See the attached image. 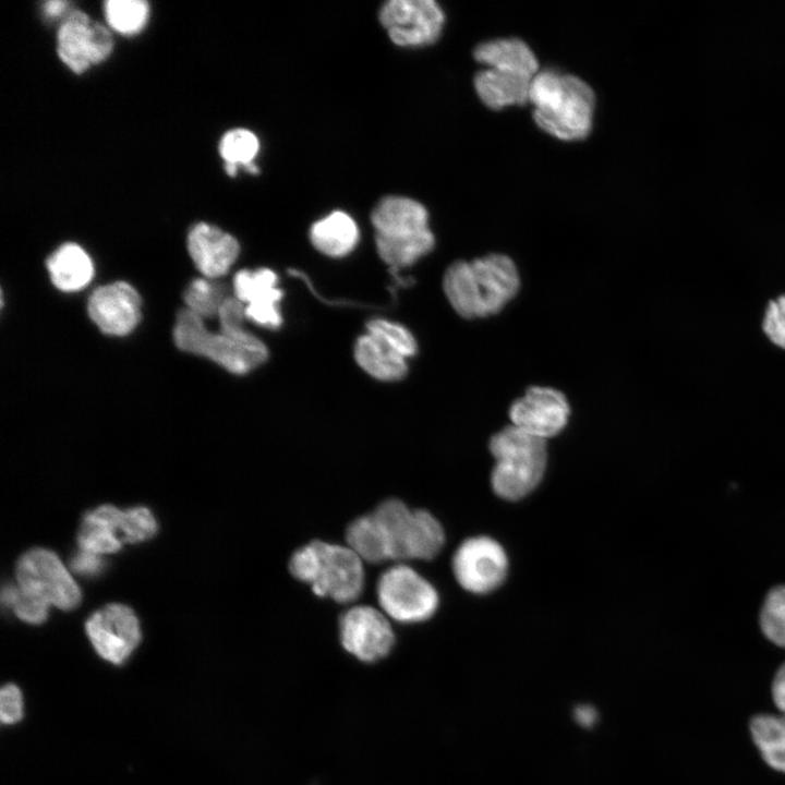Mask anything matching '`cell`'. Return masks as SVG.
I'll use <instances>...</instances> for the list:
<instances>
[{"instance_id":"obj_18","label":"cell","mask_w":785,"mask_h":785,"mask_svg":"<svg viewBox=\"0 0 785 785\" xmlns=\"http://www.w3.org/2000/svg\"><path fill=\"white\" fill-rule=\"evenodd\" d=\"M188 251L205 278L225 276L240 254L237 239L207 222L195 224L188 234Z\"/></svg>"},{"instance_id":"obj_8","label":"cell","mask_w":785,"mask_h":785,"mask_svg":"<svg viewBox=\"0 0 785 785\" xmlns=\"http://www.w3.org/2000/svg\"><path fill=\"white\" fill-rule=\"evenodd\" d=\"M17 588L31 600L49 607L70 611L81 602V591L59 557L51 551L34 548L16 564Z\"/></svg>"},{"instance_id":"obj_22","label":"cell","mask_w":785,"mask_h":785,"mask_svg":"<svg viewBox=\"0 0 785 785\" xmlns=\"http://www.w3.org/2000/svg\"><path fill=\"white\" fill-rule=\"evenodd\" d=\"M359 227L354 219L342 210H334L310 228V240L321 253L330 257H342L358 245Z\"/></svg>"},{"instance_id":"obj_12","label":"cell","mask_w":785,"mask_h":785,"mask_svg":"<svg viewBox=\"0 0 785 785\" xmlns=\"http://www.w3.org/2000/svg\"><path fill=\"white\" fill-rule=\"evenodd\" d=\"M112 48L109 29L82 11H72L58 29V56L76 74L106 60Z\"/></svg>"},{"instance_id":"obj_7","label":"cell","mask_w":785,"mask_h":785,"mask_svg":"<svg viewBox=\"0 0 785 785\" xmlns=\"http://www.w3.org/2000/svg\"><path fill=\"white\" fill-rule=\"evenodd\" d=\"M173 340L180 350L207 358L237 375L250 373L268 358L266 346L254 335L239 338L208 330L204 319L186 307L177 313Z\"/></svg>"},{"instance_id":"obj_1","label":"cell","mask_w":785,"mask_h":785,"mask_svg":"<svg viewBox=\"0 0 785 785\" xmlns=\"http://www.w3.org/2000/svg\"><path fill=\"white\" fill-rule=\"evenodd\" d=\"M346 543L362 560H430L443 548L445 532L427 510L410 509L399 499L381 503L372 512L351 521Z\"/></svg>"},{"instance_id":"obj_31","label":"cell","mask_w":785,"mask_h":785,"mask_svg":"<svg viewBox=\"0 0 785 785\" xmlns=\"http://www.w3.org/2000/svg\"><path fill=\"white\" fill-rule=\"evenodd\" d=\"M2 604L13 608L15 615L29 624H41L48 615V607L26 597L14 584L3 585Z\"/></svg>"},{"instance_id":"obj_24","label":"cell","mask_w":785,"mask_h":785,"mask_svg":"<svg viewBox=\"0 0 785 785\" xmlns=\"http://www.w3.org/2000/svg\"><path fill=\"white\" fill-rule=\"evenodd\" d=\"M354 358L361 369L379 381H399L408 373L406 358L369 333L358 338Z\"/></svg>"},{"instance_id":"obj_37","label":"cell","mask_w":785,"mask_h":785,"mask_svg":"<svg viewBox=\"0 0 785 785\" xmlns=\"http://www.w3.org/2000/svg\"><path fill=\"white\" fill-rule=\"evenodd\" d=\"M68 5V1L50 0L44 3L43 11L47 17H58L67 10Z\"/></svg>"},{"instance_id":"obj_26","label":"cell","mask_w":785,"mask_h":785,"mask_svg":"<svg viewBox=\"0 0 785 785\" xmlns=\"http://www.w3.org/2000/svg\"><path fill=\"white\" fill-rule=\"evenodd\" d=\"M226 288L215 279L196 278L183 292L185 307L203 319L218 317L219 310L226 299Z\"/></svg>"},{"instance_id":"obj_28","label":"cell","mask_w":785,"mask_h":785,"mask_svg":"<svg viewBox=\"0 0 785 785\" xmlns=\"http://www.w3.org/2000/svg\"><path fill=\"white\" fill-rule=\"evenodd\" d=\"M218 149L225 164L245 169L254 164L253 160L259 150V141L252 131L237 128L222 135Z\"/></svg>"},{"instance_id":"obj_5","label":"cell","mask_w":785,"mask_h":785,"mask_svg":"<svg viewBox=\"0 0 785 785\" xmlns=\"http://www.w3.org/2000/svg\"><path fill=\"white\" fill-rule=\"evenodd\" d=\"M288 567L315 595L337 603H352L363 591V560L349 546L311 541L292 553Z\"/></svg>"},{"instance_id":"obj_4","label":"cell","mask_w":785,"mask_h":785,"mask_svg":"<svg viewBox=\"0 0 785 785\" xmlns=\"http://www.w3.org/2000/svg\"><path fill=\"white\" fill-rule=\"evenodd\" d=\"M371 221L377 252L394 270L412 265L435 245L426 208L410 197H383L372 210Z\"/></svg>"},{"instance_id":"obj_34","label":"cell","mask_w":785,"mask_h":785,"mask_svg":"<svg viewBox=\"0 0 785 785\" xmlns=\"http://www.w3.org/2000/svg\"><path fill=\"white\" fill-rule=\"evenodd\" d=\"M104 561L99 555L81 551L71 560V568L80 575L94 576L102 568Z\"/></svg>"},{"instance_id":"obj_25","label":"cell","mask_w":785,"mask_h":785,"mask_svg":"<svg viewBox=\"0 0 785 785\" xmlns=\"http://www.w3.org/2000/svg\"><path fill=\"white\" fill-rule=\"evenodd\" d=\"M752 739L763 760L785 773V714H759L750 721Z\"/></svg>"},{"instance_id":"obj_36","label":"cell","mask_w":785,"mask_h":785,"mask_svg":"<svg viewBox=\"0 0 785 785\" xmlns=\"http://www.w3.org/2000/svg\"><path fill=\"white\" fill-rule=\"evenodd\" d=\"M576 722L583 727H591L597 720L596 710L589 704L578 705L573 712Z\"/></svg>"},{"instance_id":"obj_11","label":"cell","mask_w":785,"mask_h":785,"mask_svg":"<svg viewBox=\"0 0 785 785\" xmlns=\"http://www.w3.org/2000/svg\"><path fill=\"white\" fill-rule=\"evenodd\" d=\"M507 569L505 550L488 536L467 539L452 556V571L457 582L475 594H485L497 589L504 582Z\"/></svg>"},{"instance_id":"obj_10","label":"cell","mask_w":785,"mask_h":785,"mask_svg":"<svg viewBox=\"0 0 785 785\" xmlns=\"http://www.w3.org/2000/svg\"><path fill=\"white\" fill-rule=\"evenodd\" d=\"M378 19L390 40L400 47H422L440 36L445 14L434 0H389Z\"/></svg>"},{"instance_id":"obj_32","label":"cell","mask_w":785,"mask_h":785,"mask_svg":"<svg viewBox=\"0 0 785 785\" xmlns=\"http://www.w3.org/2000/svg\"><path fill=\"white\" fill-rule=\"evenodd\" d=\"M762 327L773 343L785 349V295L770 302Z\"/></svg>"},{"instance_id":"obj_19","label":"cell","mask_w":785,"mask_h":785,"mask_svg":"<svg viewBox=\"0 0 785 785\" xmlns=\"http://www.w3.org/2000/svg\"><path fill=\"white\" fill-rule=\"evenodd\" d=\"M129 511L102 505L87 512L77 535L81 551L96 555L116 553L126 542Z\"/></svg>"},{"instance_id":"obj_21","label":"cell","mask_w":785,"mask_h":785,"mask_svg":"<svg viewBox=\"0 0 785 785\" xmlns=\"http://www.w3.org/2000/svg\"><path fill=\"white\" fill-rule=\"evenodd\" d=\"M52 285L63 292H74L93 279L94 265L87 252L75 243L60 245L46 261Z\"/></svg>"},{"instance_id":"obj_35","label":"cell","mask_w":785,"mask_h":785,"mask_svg":"<svg viewBox=\"0 0 785 785\" xmlns=\"http://www.w3.org/2000/svg\"><path fill=\"white\" fill-rule=\"evenodd\" d=\"M772 699L782 714H785V662L778 667L772 683Z\"/></svg>"},{"instance_id":"obj_16","label":"cell","mask_w":785,"mask_h":785,"mask_svg":"<svg viewBox=\"0 0 785 785\" xmlns=\"http://www.w3.org/2000/svg\"><path fill=\"white\" fill-rule=\"evenodd\" d=\"M141 297L133 286L114 281L95 289L88 298L87 312L106 335L125 336L141 319Z\"/></svg>"},{"instance_id":"obj_30","label":"cell","mask_w":785,"mask_h":785,"mask_svg":"<svg viewBox=\"0 0 785 785\" xmlns=\"http://www.w3.org/2000/svg\"><path fill=\"white\" fill-rule=\"evenodd\" d=\"M367 333L376 336L403 358L415 354L418 345L412 334L400 324L375 318L366 324Z\"/></svg>"},{"instance_id":"obj_9","label":"cell","mask_w":785,"mask_h":785,"mask_svg":"<svg viewBox=\"0 0 785 785\" xmlns=\"http://www.w3.org/2000/svg\"><path fill=\"white\" fill-rule=\"evenodd\" d=\"M376 595L383 613L402 624L428 619L439 602L436 589L404 564H397L379 576Z\"/></svg>"},{"instance_id":"obj_17","label":"cell","mask_w":785,"mask_h":785,"mask_svg":"<svg viewBox=\"0 0 785 785\" xmlns=\"http://www.w3.org/2000/svg\"><path fill=\"white\" fill-rule=\"evenodd\" d=\"M234 297L244 304L246 319L269 329L282 324L279 302L283 292L278 288V276L269 268L242 269L234 275Z\"/></svg>"},{"instance_id":"obj_6","label":"cell","mask_w":785,"mask_h":785,"mask_svg":"<svg viewBox=\"0 0 785 785\" xmlns=\"http://www.w3.org/2000/svg\"><path fill=\"white\" fill-rule=\"evenodd\" d=\"M495 460L491 484L506 500H518L541 482L547 462L546 440L514 425L495 433L488 443Z\"/></svg>"},{"instance_id":"obj_15","label":"cell","mask_w":785,"mask_h":785,"mask_svg":"<svg viewBox=\"0 0 785 785\" xmlns=\"http://www.w3.org/2000/svg\"><path fill=\"white\" fill-rule=\"evenodd\" d=\"M569 414L567 398L552 387L531 386L509 408L511 425L545 440L565 428Z\"/></svg>"},{"instance_id":"obj_3","label":"cell","mask_w":785,"mask_h":785,"mask_svg":"<svg viewBox=\"0 0 785 785\" xmlns=\"http://www.w3.org/2000/svg\"><path fill=\"white\" fill-rule=\"evenodd\" d=\"M538 126L561 141L583 140L593 124L595 96L580 77L559 70H540L529 95Z\"/></svg>"},{"instance_id":"obj_14","label":"cell","mask_w":785,"mask_h":785,"mask_svg":"<svg viewBox=\"0 0 785 785\" xmlns=\"http://www.w3.org/2000/svg\"><path fill=\"white\" fill-rule=\"evenodd\" d=\"M85 628L97 653L113 664L123 663L141 641L138 619L123 604L112 603L96 611Z\"/></svg>"},{"instance_id":"obj_23","label":"cell","mask_w":785,"mask_h":785,"mask_svg":"<svg viewBox=\"0 0 785 785\" xmlns=\"http://www.w3.org/2000/svg\"><path fill=\"white\" fill-rule=\"evenodd\" d=\"M473 57L484 68L506 69L534 77L539 70L532 49L519 38H496L479 44Z\"/></svg>"},{"instance_id":"obj_13","label":"cell","mask_w":785,"mask_h":785,"mask_svg":"<svg viewBox=\"0 0 785 785\" xmlns=\"http://www.w3.org/2000/svg\"><path fill=\"white\" fill-rule=\"evenodd\" d=\"M342 648L364 663L387 656L395 643L390 623L383 612L369 605H355L339 618Z\"/></svg>"},{"instance_id":"obj_29","label":"cell","mask_w":785,"mask_h":785,"mask_svg":"<svg viewBox=\"0 0 785 785\" xmlns=\"http://www.w3.org/2000/svg\"><path fill=\"white\" fill-rule=\"evenodd\" d=\"M759 623L763 635L785 648V584L773 587L761 607Z\"/></svg>"},{"instance_id":"obj_20","label":"cell","mask_w":785,"mask_h":785,"mask_svg":"<svg viewBox=\"0 0 785 785\" xmlns=\"http://www.w3.org/2000/svg\"><path fill=\"white\" fill-rule=\"evenodd\" d=\"M534 77L495 68L480 70L473 80L480 100L493 110L529 102L530 87Z\"/></svg>"},{"instance_id":"obj_33","label":"cell","mask_w":785,"mask_h":785,"mask_svg":"<svg viewBox=\"0 0 785 785\" xmlns=\"http://www.w3.org/2000/svg\"><path fill=\"white\" fill-rule=\"evenodd\" d=\"M0 716L4 724H14L23 717V697L19 687L13 684L1 689Z\"/></svg>"},{"instance_id":"obj_2","label":"cell","mask_w":785,"mask_h":785,"mask_svg":"<svg viewBox=\"0 0 785 785\" xmlns=\"http://www.w3.org/2000/svg\"><path fill=\"white\" fill-rule=\"evenodd\" d=\"M444 292L452 309L468 319L497 314L520 288L515 262L492 253L452 263L445 271Z\"/></svg>"},{"instance_id":"obj_27","label":"cell","mask_w":785,"mask_h":785,"mask_svg":"<svg viewBox=\"0 0 785 785\" xmlns=\"http://www.w3.org/2000/svg\"><path fill=\"white\" fill-rule=\"evenodd\" d=\"M104 11L110 28L124 35L138 33L149 16V5L144 0H109Z\"/></svg>"}]
</instances>
